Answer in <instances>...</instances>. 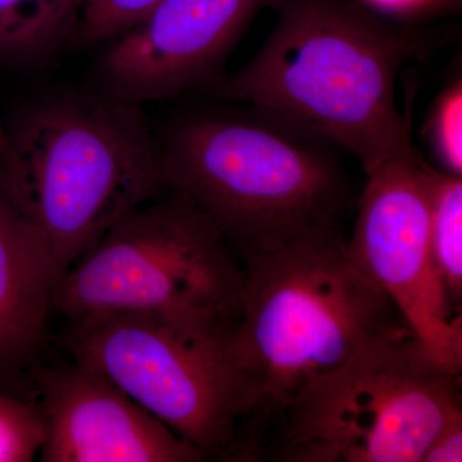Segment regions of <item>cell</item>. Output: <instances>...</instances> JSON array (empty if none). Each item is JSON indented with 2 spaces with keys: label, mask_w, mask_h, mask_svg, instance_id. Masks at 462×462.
I'll list each match as a JSON object with an SVG mask.
<instances>
[{
  "label": "cell",
  "mask_w": 462,
  "mask_h": 462,
  "mask_svg": "<svg viewBox=\"0 0 462 462\" xmlns=\"http://www.w3.org/2000/svg\"><path fill=\"white\" fill-rule=\"evenodd\" d=\"M5 125H3L2 121H0V149L5 147Z\"/></svg>",
  "instance_id": "19"
},
{
  "label": "cell",
  "mask_w": 462,
  "mask_h": 462,
  "mask_svg": "<svg viewBox=\"0 0 462 462\" xmlns=\"http://www.w3.org/2000/svg\"><path fill=\"white\" fill-rule=\"evenodd\" d=\"M85 0H0V67L51 65L74 41Z\"/></svg>",
  "instance_id": "12"
},
{
  "label": "cell",
  "mask_w": 462,
  "mask_h": 462,
  "mask_svg": "<svg viewBox=\"0 0 462 462\" xmlns=\"http://www.w3.org/2000/svg\"><path fill=\"white\" fill-rule=\"evenodd\" d=\"M3 125L0 190L62 275L116 221L169 190L157 133L139 105L60 88Z\"/></svg>",
  "instance_id": "3"
},
{
  "label": "cell",
  "mask_w": 462,
  "mask_h": 462,
  "mask_svg": "<svg viewBox=\"0 0 462 462\" xmlns=\"http://www.w3.org/2000/svg\"><path fill=\"white\" fill-rule=\"evenodd\" d=\"M462 461V418L446 425L422 456L421 462Z\"/></svg>",
  "instance_id": "17"
},
{
  "label": "cell",
  "mask_w": 462,
  "mask_h": 462,
  "mask_svg": "<svg viewBox=\"0 0 462 462\" xmlns=\"http://www.w3.org/2000/svg\"><path fill=\"white\" fill-rule=\"evenodd\" d=\"M245 267L199 209L167 190L135 207L60 276L53 310L69 322L148 312L234 324Z\"/></svg>",
  "instance_id": "6"
},
{
  "label": "cell",
  "mask_w": 462,
  "mask_h": 462,
  "mask_svg": "<svg viewBox=\"0 0 462 462\" xmlns=\"http://www.w3.org/2000/svg\"><path fill=\"white\" fill-rule=\"evenodd\" d=\"M461 374L403 330L316 380L267 425L256 460L421 462L446 425L462 418Z\"/></svg>",
  "instance_id": "5"
},
{
  "label": "cell",
  "mask_w": 462,
  "mask_h": 462,
  "mask_svg": "<svg viewBox=\"0 0 462 462\" xmlns=\"http://www.w3.org/2000/svg\"><path fill=\"white\" fill-rule=\"evenodd\" d=\"M374 9L393 14H410L437 5L445 0H364Z\"/></svg>",
  "instance_id": "18"
},
{
  "label": "cell",
  "mask_w": 462,
  "mask_h": 462,
  "mask_svg": "<svg viewBox=\"0 0 462 462\" xmlns=\"http://www.w3.org/2000/svg\"><path fill=\"white\" fill-rule=\"evenodd\" d=\"M233 324L148 312L69 322L60 345L107 376L206 458L236 460L251 402L229 352Z\"/></svg>",
  "instance_id": "7"
},
{
  "label": "cell",
  "mask_w": 462,
  "mask_h": 462,
  "mask_svg": "<svg viewBox=\"0 0 462 462\" xmlns=\"http://www.w3.org/2000/svg\"><path fill=\"white\" fill-rule=\"evenodd\" d=\"M282 0H161L97 66L100 91L141 106L208 88L254 18Z\"/></svg>",
  "instance_id": "9"
},
{
  "label": "cell",
  "mask_w": 462,
  "mask_h": 462,
  "mask_svg": "<svg viewBox=\"0 0 462 462\" xmlns=\"http://www.w3.org/2000/svg\"><path fill=\"white\" fill-rule=\"evenodd\" d=\"M206 107L157 133L167 188L243 261L340 227L345 169L328 139L254 106Z\"/></svg>",
  "instance_id": "2"
},
{
  "label": "cell",
  "mask_w": 462,
  "mask_h": 462,
  "mask_svg": "<svg viewBox=\"0 0 462 462\" xmlns=\"http://www.w3.org/2000/svg\"><path fill=\"white\" fill-rule=\"evenodd\" d=\"M161 0H85L75 38L83 44L111 42L147 16Z\"/></svg>",
  "instance_id": "15"
},
{
  "label": "cell",
  "mask_w": 462,
  "mask_h": 462,
  "mask_svg": "<svg viewBox=\"0 0 462 462\" xmlns=\"http://www.w3.org/2000/svg\"><path fill=\"white\" fill-rule=\"evenodd\" d=\"M44 442L41 406L0 389V462L35 460Z\"/></svg>",
  "instance_id": "14"
},
{
  "label": "cell",
  "mask_w": 462,
  "mask_h": 462,
  "mask_svg": "<svg viewBox=\"0 0 462 462\" xmlns=\"http://www.w3.org/2000/svg\"><path fill=\"white\" fill-rule=\"evenodd\" d=\"M60 276L41 233L0 190V382L39 363Z\"/></svg>",
  "instance_id": "11"
},
{
  "label": "cell",
  "mask_w": 462,
  "mask_h": 462,
  "mask_svg": "<svg viewBox=\"0 0 462 462\" xmlns=\"http://www.w3.org/2000/svg\"><path fill=\"white\" fill-rule=\"evenodd\" d=\"M275 11L256 56L207 90L282 116L373 172L412 127L413 93L401 111L397 78L430 53L434 35L389 23L354 0H282Z\"/></svg>",
  "instance_id": "1"
},
{
  "label": "cell",
  "mask_w": 462,
  "mask_h": 462,
  "mask_svg": "<svg viewBox=\"0 0 462 462\" xmlns=\"http://www.w3.org/2000/svg\"><path fill=\"white\" fill-rule=\"evenodd\" d=\"M45 422L42 462H199L179 437L107 376L74 361L29 370Z\"/></svg>",
  "instance_id": "10"
},
{
  "label": "cell",
  "mask_w": 462,
  "mask_h": 462,
  "mask_svg": "<svg viewBox=\"0 0 462 462\" xmlns=\"http://www.w3.org/2000/svg\"><path fill=\"white\" fill-rule=\"evenodd\" d=\"M411 129L393 156L367 173L346 252L438 363L461 374V314L447 296L430 247L433 169L413 148Z\"/></svg>",
  "instance_id": "8"
},
{
  "label": "cell",
  "mask_w": 462,
  "mask_h": 462,
  "mask_svg": "<svg viewBox=\"0 0 462 462\" xmlns=\"http://www.w3.org/2000/svg\"><path fill=\"white\" fill-rule=\"evenodd\" d=\"M430 236L440 281L452 305L458 310L462 297L461 176L431 171Z\"/></svg>",
  "instance_id": "13"
},
{
  "label": "cell",
  "mask_w": 462,
  "mask_h": 462,
  "mask_svg": "<svg viewBox=\"0 0 462 462\" xmlns=\"http://www.w3.org/2000/svg\"><path fill=\"white\" fill-rule=\"evenodd\" d=\"M433 135L440 160L447 171L462 172V91L455 85L440 98L433 120Z\"/></svg>",
  "instance_id": "16"
},
{
  "label": "cell",
  "mask_w": 462,
  "mask_h": 462,
  "mask_svg": "<svg viewBox=\"0 0 462 462\" xmlns=\"http://www.w3.org/2000/svg\"><path fill=\"white\" fill-rule=\"evenodd\" d=\"M346 240L338 227L243 263L245 285L227 346L251 402L243 434L248 455L282 407L316 380L410 330L351 260Z\"/></svg>",
  "instance_id": "4"
}]
</instances>
